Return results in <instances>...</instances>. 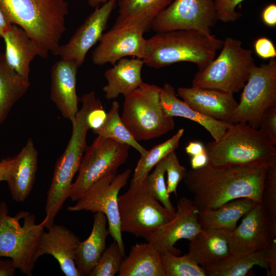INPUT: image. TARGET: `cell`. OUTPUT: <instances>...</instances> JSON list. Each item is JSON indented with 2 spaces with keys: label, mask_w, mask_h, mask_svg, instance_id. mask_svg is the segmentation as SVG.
Segmentation results:
<instances>
[{
  "label": "cell",
  "mask_w": 276,
  "mask_h": 276,
  "mask_svg": "<svg viewBox=\"0 0 276 276\" xmlns=\"http://www.w3.org/2000/svg\"><path fill=\"white\" fill-rule=\"evenodd\" d=\"M120 106L118 101H113L103 125L93 131L98 136L110 138L128 145L136 150L141 155H143L147 150L135 140L123 123L119 113Z\"/></svg>",
  "instance_id": "32"
},
{
  "label": "cell",
  "mask_w": 276,
  "mask_h": 276,
  "mask_svg": "<svg viewBox=\"0 0 276 276\" xmlns=\"http://www.w3.org/2000/svg\"><path fill=\"white\" fill-rule=\"evenodd\" d=\"M30 86L29 81L22 78L9 65L5 53H0V126Z\"/></svg>",
  "instance_id": "30"
},
{
  "label": "cell",
  "mask_w": 276,
  "mask_h": 276,
  "mask_svg": "<svg viewBox=\"0 0 276 276\" xmlns=\"http://www.w3.org/2000/svg\"><path fill=\"white\" fill-rule=\"evenodd\" d=\"M2 37L5 43V55L9 65L22 78L29 81L30 64L38 56L36 45L20 27L12 25Z\"/></svg>",
  "instance_id": "24"
},
{
  "label": "cell",
  "mask_w": 276,
  "mask_h": 276,
  "mask_svg": "<svg viewBox=\"0 0 276 276\" xmlns=\"http://www.w3.org/2000/svg\"><path fill=\"white\" fill-rule=\"evenodd\" d=\"M199 212L192 200L181 197L173 218L149 234L145 238L146 242L152 244L159 253L169 251L179 255L180 251L174 246L177 241L192 240L202 228Z\"/></svg>",
  "instance_id": "15"
},
{
  "label": "cell",
  "mask_w": 276,
  "mask_h": 276,
  "mask_svg": "<svg viewBox=\"0 0 276 276\" xmlns=\"http://www.w3.org/2000/svg\"><path fill=\"white\" fill-rule=\"evenodd\" d=\"M106 116L107 113L104 110L103 106L95 107L90 110L86 118L89 129L94 131L100 128L104 124Z\"/></svg>",
  "instance_id": "42"
},
{
  "label": "cell",
  "mask_w": 276,
  "mask_h": 276,
  "mask_svg": "<svg viewBox=\"0 0 276 276\" xmlns=\"http://www.w3.org/2000/svg\"><path fill=\"white\" fill-rule=\"evenodd\" d=\"M45 222L36 223L35 216L27 212L15 217L8 214L5 202L0 203V258L11 259L17 269L31 276L38 259L37 254Z\"/></svg>",
  "instance_id": "6"
},
{
  "label": "cell",
  "mask_w": 276,
  "mask_h": 276,
  "mask_svg": "<svg viewBox=\"0 0 276 276\" xmlns=\"http://www.w3.org/2000/svg\"><path fill=\"white\" fill-rule=\"evenodd\" d=\"M131 173V170L127 169L119 174L117 171L108 173L90 186L74 205L67 208L71 212L85 211L104 214L109 234L118 243L124 255L118 198L120 190L127 184Z\"/></svg>",
  "instance_id": "12"
},
{
  "label": "cell",
  "mask_w": 276,
  "mask_h": 276,
  "mask_svg": "<svg viewBox=\"0 0 276 276\" xmlns=\"http://www.w3.org/2000/svg\"><path fill=\"white\" fill-rule=\"evenodd\" d=\"M121 118L137 142L158 137L175 125L173 117L162 106L160 87L145 82L124 96Z\"/></svg>",
  "instance_id": "7"
},
{
  "label": "cell",
  "mask_w": 276,
  "mask_h": 276,
  "mask_svg": "<svg viewBox=\"0 0 276 276\" xmlns=\"http://www.w3.org/2000/svg\"><path fill=\"white\" fill-rule=\"evenodd\" d=\"M166 173L165 158L155 166L154 171L149 174L147 177L153 194L163 205L175 215L176 209L173 206L169 198L167 185L165 180Z\"/></svg>",
  "instance_id": "36"
},
{
  "label": "cell",
  "mask_w": 276,
  "mask_h": 276,
  "mask_svg": "<svg viewBox=\"0 0 276 276\" xmlns=\"http://www.w3.org/2000/svg\"><path fill=\"white\" fill-rule=\"evenodd\" d=\"M183 128L178 129L171 138L154 146L146 153L141 155L134 169L132 178L138 179L147 176L151 170L168 154L178 148L180 140L184 133Z\"/></svg>",
  "instance_id": "33"
},
{
  "label": "cell",
  "mask_w": 276,
  "mask_h": 276,
  "mask_svg": "<svg viewBox=\"0 0 276 276\" xmlns=\"http://www.w3.org/2000/svg\"><path fill=\"white\" fill-rule=\"evenodd\" d=\"M254 47L256 54L262 59H271L276 56L274 44L266 37L257 38L254 42Z\"/></svg>",
  "instance_id": "41"
},
{
  "label": "cell",
  "mask_w": 276,
  "mask_h": 276,
  "mask_svg": "<svg viewBox=\"0 0 276 276\" xmlns=\"http://www.w3.org/2000/svg\"><path fill=\"white\" fill-rule=\"evenodd\" d=\"M79 67L73 61L61 59L54 63L51 72V99L62 116L72 123L79 110L80 100L76 93Z\"/></svg>",
  "instance_id": "20"
},
{
  "label": "cell",
  "mask_w": 276,
  "mask_h": 276,
  "mask_svg": "<svg viewBox=\"0 0 276 276\" xmlns=\"http://www.w3.org/2000/svg\"><path fill=\"white\" fill-rule=\"evenodd\" d=\"M16 267L11 259H0V276H13Z\"/></svg>",
  "instance_id": "47"
},
{
  "label": "cell",
  "mask_w": 276,
  "mask_h": 276,
  "mask_svg": "<svg viewBox=\"0 0 276 276\" xmlns=\"http://www.w3.org/2000/svg\"><path fill=\"white\" fill-rule=\"evenodd\" d=\"M107 218L104 214H94L93 225L88 238L80 241L76 250L75 264L81 276L88 275L105 249L109 234L106 227Z\"/></svg>",
  "instance_id": "26"
},
{
  "label": "cell",
  "mask_w": 276,
  "mask_h": 276,
  "mask_svg": "<svg viewBox=\"0 0 276 276\" xmlns=\"http://www.w3.org/2000/svg\"><path fill=\"white\" fill-rule=\"evenodd\" d=\"M144 63L142 59L123 58L106 70L104 77L107 84L103 87L105 97L113 99L120 95H127L143 83L141 72Z\"/></svg>",
  "instance_id": "23"
},
{
  "label": "cell",
  "mask_w": 276,
  "mask_h": 276,
  "mask_svg": "<svg viewBox=\"0 0 276 276\" xmlns=\"http://www.w3.org/2000/svg\"><path fill=\"white\" fill-rule=\"evenodd\" d=\"M144 32L133 26H126L103 33L92 53L95 64H115L126 56L143 59L145 57L146 39Z\"/></svg>",
  "instance_id": "16"
},
{
  "label": "cell",
  "mask_w": 276,
  "mask_h": 276,
  "mask_svg": "<svg viewBox=\"0 0 276 276\" xmlns=\"http://www.w3.org/2000/svg\"><path fill=\"white\" fill-rule=\"evenodd\" d=\"M186 152L190 156H194L205 151V146L200 142H190L185 148Z\"/></svg>",
  "instance_id": "48"
},
{
  "label": "cell",
  "mask_w": 276,
  "mask_h": 276,
  "mask_svg": "<svg viewBox=\"0 0 276 276\" xmlns=\"http://www.w3.org/2000/svg\"><path fill=\"white\" fill-rule=\"evenodd\" d=\"M267 168L250 166H214L187 171L183 179L198 210L216 209L231 200L247 198L261 203Z\"/></svg>",
  "instance_id": "1"
},
{
  "label": "cell",
  "mask_w": 276,
  "mask_h": 276,
  "mask_svg": "<svg viewBox=\"0 0 276 276\" xmlns=\"http://www.w3.org/2000/svg\"><path fill=\"white\" fill-rule=\"evenodd\" d=\"M209 159L206 151L192 156L190 160L191 166L192 169L202 168L207 165Z\"/></svg>",
  "instance_id": "46"
},
{
  "label": "cell",
  "mask_w": 276,
  "mask_h": 276,
  "mask_svg": "<svg viewBox=\"0 0 276 276\" xmlns=\"http://www.w3.org/2000/svg\"><path fill=\"white\" fill-rule=\"evenodd\" d=\"M7 182L11 195L16 202H24L34 186L37 171L38 152L30 138L17 155Z\"/></svg>",
  "instance_id": "21"
},
{
  "label": "cell",
  "mask_w": 276,
  "mask_h": 276,
  "mask_svg": "<svg viewBox=\"0 0 276 276\" xmlns=\"http://www.w3.org/2000/svg\"><path fill=\"white\" fill-rule=\"evenodd\" d=\"M116 2L109 1L95 8L70 40L60 45L58 55L61 59L73 61L79 67L83 64L87 52L104 33Z\"/></svg>",
  "instance_id": "17"
},
{
  "label": "cell",
  "mask_w": 276,
  "mask_h": 276,
  "mask_svg": "<svg viewBox=\"0 0 276 276\" xmlns=\"http://www.w3.org/2000/svg\"><path fill=\"white\" fill-rule=\"evenodd\" d=\"M125 255L115 241L106 248L89 276H114L120 270Z\"/></svg>",
  "instance_id": "35"
},
{
  "label": "cell",
  "mask_w": 276,
  "mask_h": 276,
  "mask_svg": "<svg viewBox=\"0 0 276 276\" xmlns=\"http://www.w3.org/2000/svg\"><path fill=\"white\" fill-rule=\"evenodd\" d=\"M130 148L113 139L98 136L86 149L68 198L77 201L94 182L111 172L117 171L126 163Z\"/></svg>",
  "instance_id": "10"
},
{
  "label": "cell",
  "mask_w": 276,
  "mask_h": 276,
  "mask_svg": "<svg viewBox=\"0 0 276 276\" xmlns=\"http://www.w3.org/2000/svg\"><path fill=\"white\" fill-rule=\"evenodd\" d=\"M263 22L270 27L276 26V5L272 3L265 7L262 12Z\"/></svg>",
  "instance_id": "44"
},
{
  "label": "cell",
  "mask_w": 276,
  "mask_h": 276,
  "mask_svg": "<svg viewBox=\"0 0 276 276\" xmlns=\"http://www.w3.org/2000/svg\"><path fill=\"white\" fill-rule=\"evenodd\" d=\"M160 102L168 114L172 117L186 118L198 123L209 132L215 142L221 137L231 124L216 120L193 109L178 98L174 88L169 83H165L160 87Z\"/></svg>",
  "instance_id": "25"
},
{
  "label": "cell",
  "mask_w": 276,
  "mask_h": 276,
  "mask_svg": "<svg viewBox=\"0 0 276 276\" xmlns=\"http://www.w3.org/2000/svg\"><path fill=\"white\" fill-rule=\"evenodd\" d=\"M275 105L276 60L273 58L251 68L230 123H245L259 128L264 112Z\"/></svg>",
  "instance_id": "11"
},
{
  "label": "cell",
  "mask_w": 276,
  "mask_h": 276,
  "mask_svg": "<svg viewBox=\"0 0 276 276\" xmlns=\"http://www.w3.org/2000/svg\"><path fill=\"white\" fill-rule=\"evenodd\" d=\"M165 159L167 191L169 194L174 193L176 196L177 186L185 178L188 171L180 164L175 151L168 154Z\"/></svg>",
  "instance_id": "38"
},
{
  "label": "cell",
  "mask_w": 276,
  "mask_h": 276,
  "mask_svg": "<svg viewBox=\"0 0 276 276\" xmlns=\"http://www.w3.org/2000/svg\"><path fill=\"white\" fill-rule=\"evenodd\" d=\"M259 128L276 145V105L264 112Z\"/></svg>",
  "instance_id": "40"
},
{
  "label": "cell",
  "mask_w": 276,
  "mask_h": 276,
  "mask_svg": "<svg viewBox=\"0 0 276 276\" xmlns=\"http://www.w3.org/2000/svg\"><path fill=\"white\" fill-rule=\"evenodd\" d=\"M119 276H166L160 253L150 243H136L123 259Z\"/></svg>",
  "instance_id": "28"
},
{
  "label": "cell",
  "mask_w": 276,
  "mask_h": 276,
  "mask_svg": "<svg viewBox=\"0 0 276 276\" xmlns=\"http://www.w3.org/2000/svg\"><path fill=\"white\" fill-rule=\"evenodd\" d=\"M275 146L259 128L237 123L231 124L218 141L208 142L205 148L212 166L267 168L276 163Z\"/></svg>",
  "instance_id": "5"
},
{
  "label": "cell",
  "mask_w": 276,
  "mask_h": 276,
  "mask_svg": "<svg viewBox=\"0 0 276 276\" xmlns=\"http://www.w3.org/2000/svg\"><path fill=\"white\" fill-rule=\"evenodd\" d=\"M160 258L166 276H206L203 268L187 254L179 256L164 251Z\"/></svg>",
  "instance_id": "34"
},
{
  "label": "cell",
  "mask_w": 276,
  "mask_h": 276,
  "mask_svg": "<svg viewBox=\"0 0 276 276\" xmlns=\"http://www.w3.org/2000/svg\"><path fill=\"white\" fill-rule=\"evenodd\" d=\"M11 26L0 7V37L9 30Z\"/></svg>",
  "instance_id": "49"
},
{
  "label": "cell",
  "mask_w": 276,
  "mask_h": 276,
  "mask_svg": "<svg viewBox=\"0 0 276 276\" xmlns=\"http://www.w3.org/2000/svg\"><path fill=\"white\" fill-rule=\"evenodd\" d=\"M43 232L37 256H52L58 262L66 276H81L75 264L76 250L80 243L79 237L62 225L53 224Z\"/></svg>",
  "instance_id": "19"
},
{
  "label": "cell",
  "mask_w": 276,
  "mask_h": 276,
  "mask_svg": "<svg viewBox=\"0 0 276 276\" xmlns=\"http://www.w3.org/2000/svg\"><path fill=\"white\" fill-rule=\"evenodd\" d=\"M223 40L212 34L192 30L158 32L146 39L144 64L160 68L180 62L204 69L216 57Z\"/></svg>",
  "instance_id": "3"
},
{
  "label": "cell",
  "mask_w": 276,
  "mask_h": 276,
  "mask_svg": "<svg viewBox=\"0 0 276 276\" xmlns=\"http://www.w3.org/2000/svg\"><path fill=\"white\" fill-rule=\"evenodd\" d=\"M122 232L145 238L174 216L153 194L147 177L132 178L128 190L118 196Z\"/></svg>",
  "instance_id": "8"
},
{
  "label": "cell",
  "mask_w": 276,
  "mask_h": 276,
  "mask_svg": "<svg viewBox=\"0 0 276 276\" xmlns=\"http://www.w3.org/2000/svg\"><path fill=\"white\" fill-rule=\"evenodd\" d=\"M231 231L203 228L189 241L187 255L201 266L216 263L231 252L228 237Z\"/></svg>",
  "instance_id": "22"
},
{
  "label": "cell",
  "mask_w": 276,
  "mask_h": 276,
  "mask_svg": "<svg viewBox=\"0 0 276 276\" xmlns=\"http://www.w3.org/2000/svg\"><path fill=\"white\" fill-rule=\"evenodd\" d=\"M257 203L247 198L235 199L216 209L200 211L199 222L203 228L232 231L237 226L238 221Z\"/></svg>",
  "instance_id": "29"
},
{
  "label": "cell",
  "mask_w": 276,
  "mask_h": 276,
  "mask_svg": "<svg viewBox=\"0 0 276 276\" xmlns=\"http://www.w3.org/2000/svg\"><path fill=\"white\" fill-rule=\"evenodd\" d=\"M0 7L8 22L32 39L38 56L58 55L68 13L66 0H0Z\"/></svg>",
  "instance_id": "2"
},
{
  "label": "cell",
  "mask_w": 276,
  "mask_h": 276,
  "mask_svg": "<svg viewBox=\"0 0 276 276\" xmlns=\"http://www.w3.org/2000/svg\"><path fill=\"white\" fill-rule=\"evenodd\" d=\"M174 0H119L118 16L112 28L133 26L144 33L154 18Z\"/></svg>",
  "instance_id": "27"
},
{
  "label": "cell",
  "mask_w": 276,
  "mask_h": 276,
  "mask_svg": "<svg viewBox=\"0 0 276 276\" xmlns=\"http://www.w3.org/2000/svg\"><path fill=\"white\" fill-rule=\"evenodd\" d=\"M261 203L276 226V163L266 169Z\"/></svg>",
  "instance_id": "37"
},
{
  "label": "cell",
  "mask_w": 276,
  "mask_h": 276,
  "mask_svg": "<svg viewBox=\"0 0 276 276\" xmlns=\"http://www.w3.org/2000/svg\"><path fill=\"white\" fill-rule=\"evenodd\" d=\"M81 108L78 110L72 124L70 141L63 153L57 159L45 206V227L54 224L55 218L61 210L68 194L73 179L78 171L82 156L87 147L86 135L89 128L86 118L93 108L103 106L93 90L82 95Z\"/></svg>",
  "instance_id": "4"
},
{
  "label": "cell",
  "mask_w": 276,
  "mask_h": 276,
  "mask_svg": "<svg viewBox=\"0 0 276 276\" xmlns=\"http://www.w3.org/2000/svg\"><path fill=\"white\" fill-rule=\"evenodd\" d=\"M215 0H174L153 20L156 33L192 30L211 34L218 21Z\"/></svg>",
  "instance_id": "13"
},
{
  "label": "cell",
  "mask_w": 276,
  "mask_h": 276,
  "mask_svg": "<svg viewBox=\"0 0 276 276\" xmlns=\"http://www.w3.org/2000/svg\"><path fill=\"white\" fill-rule=\"evenodd\" d=\"M275 237L276 226L261 203H258L244 215L239 226L230 232V252L243 254L263 250Z\"/></svg>",
  "instance_id": "14"
},
{
  "label": "cell",
  "mask_w": 276,
  "mask_h": 276,
  "mask_svg": "<svg viewBox=\"0 0 276 276\" xmlns=\"http://www.w3.org/2000/svg\"><path fill=\"white\" fill-rule=\"evenodd\" d=\"M15 161V156L0 161V181H7L13 169Z\"/></svg>",
  "instance_id": "45"
},
{
  "label": "cell",
  "mask_w": 276,
  "mask_h": 276,
  "mask_svg": "<svg viewBox=\"0 0 276 276\" xmlns=\"http://www.w3.org/2000/svg\"><path fill=\"white\" fill-rule=\"evenodd\" d=\"M245 0H215L218 20L225 23L238 20L242 14L236 10L238 6Z\"/></svg>",
  "instance_id": "39"
},
{
  "label": "cell",
  "mask_w": 276,
  "mask_h": 276,
  "mask_svg": "<svg viewBox=\"0 0 276 276\" xmlns=\"http://www.w3.org/2000/svg\"><path fill=\"white\" fill-rule=\"evenodd\" d=\"M109 1H117V0H87L88 5L93 8H96Z\"/></svg>",
  "instance_id": "50"
},
{
  "label": "cell",
  "mask_w": 276,
  "mask_h": 276,
  "mask_svg": "<svg viewBox=\"0 0 276 276\" xmlns=\"http://www.w3.org/2000/svg\"><path fill=\"white\" fill-rule=\"evenodd\" d=\"M177 94L186 104L199 113L228 123L238 103L234 94L216 88L181 87L177 89Z\"/></svg>",
  "instance_id": "18"
},
{
  "label": "cell",
  "mask_w": 276,
  "mask_h": 276,
  "mask_svg": "<svg viewBox=\"0 0 276 276\" xmlns=\"http://www.w3.org/2000/svg\"><path fill=\"white\" fill-rule=\"evenodd\" d=\"M219 54L203 70L198 71L192 86L216 88L234 94L243 89L256 65L251 50L242 41L225 38Z\"/></svg>",
  "instance_id": "9"
},
{
  "label": "cell",
  "mask_w": 276,
  "mask_h": 276,
  "mask_svg": "<svg viewBox=\"0 0 276 276\" xmlns=\"http://www.w3.org/2000/svg\"><path fill=\"white\" fill-rule=\"evenodd\" d=\"M264 257L267 265V275H276V239L265 249Z\"/></svg>",
  "instance_id": "43"
},
{
  "label": "cell",
  "mask_w": 276,
  "mask_h": 276,
  "mask_svg": "<svg viewBox=\"0 0 276 276\" xmlns=\"http://www.w3.org/2000/svg\"><path fill=\"white\" fill-rule=\"evenodd\" d=\"M255 265L267 271L264 249L248 254L230 253L216 263L201 267L206 276H244Z\"/></svg>",
  "instance_id": "31"
}]
</instances>
